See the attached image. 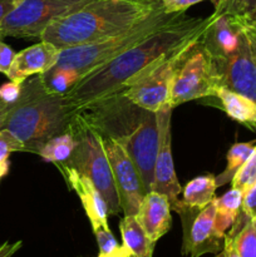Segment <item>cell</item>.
Listing matches in <instances>:
<instances>
[{
	"instance_id": "obj_11",
	"label": "cell",
	"mask_w": 256,
	"mask_h": 257,
	"mask_svg": "<svg viewBox=\"0 0 256 257\" xmlns=\"http://www.w3.org/2000/svg\"><path fill=\"white\" fill-rule=\"evenodd\" d=\"M102 140L103 147L112 167L120 208L124 216H136L146 195L140 172L120 143L110 138Z\"/></svg>"
},
{
	"instance_id": "obj_28",
	"label": "cell",
	"mask_w": 256,
	"mask_h": 257,
	"mask_svg": "<svg viewBox=\"0 0 256 257\" xmlns=\"http://www.w3.org/2000/svg\"><path fill=\"white\" fill-rule=\"evenodd\" d=\"M256 12V0H218L215 5V15L247 17Z\"/></svg>"
},
{
	"instance_id": "obj_6",
	"label": "cell",
	"mask_w": 256,
	"mask_h": 257,
	"mask_svg": "<svg viewBox=\"0 0 256 257\" xmlns=\"http://www.w3.org/2000/svg\"><path fill=\"white\" fill-rule=\"evenodd\" d=\"M68 130L74 135L77 146L69 160L62 163L89 178L104 197L109 215L117 216L122 208L115 190L112 167L103 147L102 137L78 119L75 113Z\"/></svg>"
},
{
	"instance_id": "obj_32",
	"label": "cell",
	"mask_w": 256,
	"mask_h": 257,
	"mask_svg": "<svg viewBox=\"0 0 256 257\" xmlns=\"http://www.w3.org/2000/svg\"><path fill=\"white\" fill-rule=\"evenodd\" d=\"M240 20V24L242 27L243 32H245L246 37H247L248 43H250L251 50H252L253 58L256 60V22L247 15V17H237Z\"/></svg>"
},
{
	"instance_id": "obj_21",
	"label": "cell",
	"mask_w": 256,
	"mask_h": 257,
	"mask_svg": "<svg viewBox=\"0 0 256 257\" xmlns=\"http://www.w3.org/2000/svg\"><path fill=\"white\" fill-rule=\"evenodd\" d=\"M243 193L237 188H231L220 197H215L216 202V232L225 237L226 231L232 227L242 207Z\"/></svg>"
},
{
	"instance_id": "obj_4",
	"label": "cell",
	"mask_w": 256,
	"mask_h": 257,
	"mask_svg": "<svg viewBox=\"0 0 256 257\" xmlns=\"http://www.w3.org/2000/svg\"><path fill=\"white\" fill-rule=\"evenodd\" d=\"M75 112L67 95L48 93L39 75H34L23 83L22 94L3 128L23 143L24 152L38 155L50 138L67 132Z\"/></svg>"
},
{
	"instance_id": "obj_19",
	"label": "cell",
	"mask_w": 256,
	"mask_h": 257,
	"mask_svg": "<svg viewBox=\"0 0 256 257\" xmlns=\"http://www.w3.org/2000/svg\"><path fill=\"white\" fill-rule=\"evenodd\" d=\"M123 246L136 257H152L156 243L148 238L136 216H124L119 223Z\"/></svg>"
},
{
	"instance_id": "obj_35",
	"label": "cell",
	"mask_w": 256,
	"mask_h": 257,
	"mask_svg": "<svg viewBox=\"0 0 256 257\" xmlns=\"http://www.w3.org/2000/svg\"><path fill=\"white\" fill-rule=\"evenodd\" d=\"M22 0H0V24L8 14L17 7Z\"/></svg>"
},
{
	"instance_id": "obj_15",
	"label": "cell",
	"mask_w": 256,
	"mask_h": 257,
	"mask_svg": "<svg viewBox=\"0 0 256 257\" xmlns=\"http://www.w3.org/2000/svg\"><path fill=\"white\" fill-rule=\"evenodd\" d=\"M55 166L59 168L70 190L74 191L79 197L83 208L85 211V215H87L90 226H92V230L95 231L98 228L109 230L108 205L102 193L94 186V183L69 166H65L63 163H57Z\"/></svg>"
},
{
	"instance_id": "obj_14",
	"label": "cell",
	"mask_w": 256,
	"mask_h": 257,
	"mask_svg": "<svg viewBox=\"0 0 256 257\" xmlns=\"http://www.w3.org/2000/svg\"><path fill=\"white\" fill-rule=\"evenodd\" d=\"M245 38V32L237 17L210 15V22L201 35V43L215 63L230 57Z\"/></svg>"
},
{
	"instance_id": "obj_30",
	"label": "cell",
	"mask_w": 256,
	"mask_h": 257,
	"mask_svg": "<svg viewBox=\"0 0 256 257\" xmlns=\"http://www.w3.org/2000/svg\"><path fill=\"white\" fill-rule=\"evenodd\" d=\"M207 2V0H161L162 10L167 14H177V13H185L188 8L192 5L198 4V3ZM215 7L218 0H208Z\"/></svg>"
},
{
	"instance_id": "obj_39",
	"label": "cell",
	"mask_w": 256,
	"mask_h": 257,
	"mask_svg": "<svg viewBox=\"0 0 256 257\" xmlns=\"http://www.w3.org/2000/svg\"><path fill=\"white\" fill-rule=\"evenodd\" d=\"M131 257H136V256H133V255H132V256H131Z\"/></svg>"
},
{
	"instance_id": "obj_8",
	"label": "cell",
	"mask_w": 256,
	"mask_h": 257,
	"mask_svg": "<svg viewBox=\"0 0 256 257\" xmlns=\"http://www.w3.org/2000/svg\"><path fill=\"white\" fill-rule=\"evenodd\" d=\"M220 87L222 84L217 68L203 48L200 37L182 60L173 78L171 107L175 108L201 98H215Z\"/></svg>"
},
{
	"instance_id": "obj_23",
	"label": "cell",
	"mask_w": 256,
	"mask_h": 257,
	"mask_svg": "<svg viewBox=\"0 0 256 257\" xmlns=\"http://www.w3.org/2000/svg\"><path fill=\"white\" fill-rule=\"evenodd\" d=\"M75 146H77V140H75L74 135L68 130L67 132L60 133L45 142L38 155L45 162H52L57 165V163H62L69 160Z\"/></svg>"
},
{
	"instance_id": "obj_16",
	"label": "cell",
	"mask_w": 256,
	"mask_h": 257,
	"mask_svg": "<svg viewBox=\"0 0 256 257\" xmlns=\"http://www.w3.org/2000/svg\"><path fill=\"white\" fill-rule=\"evenodd\" d=\"M60 49L52 43L40 40L15 54L7 77L14 83H24L28 78L39 75L54 67L59 58Z\"/></svg>"
},
{
	"instance_id": "obj_38",
	"label": "cell",
	"mask_w": 256,
	"mask_h": 257,
	"mask_svg": "<svg viewBox=\"0 0 256 257\" xmlns=\"http://www.w3.org/2000/svg\"><path fill=\"white\" fill-rule=\"evenodd\" d=\"M250 17H251V18H252V19H253V20H255V22H256V12H255V13H253V14H251V15H250Z\"/></svg>"
},
{
	"instance_id": "obj_36",
	"label": "cell",
	"mask_w": 256,
	"mask_h": 257,
	"mask_svg": "<svg viewBox=\"0 0 256 257\" xmlns=\"http://www.w3.org/2000/svg\"><path fill=\"white\" fill-rule=\"evenodd\" d=\"M22 241H18L15 243H9L5 242L0 246V257H12L22 247Z\"/></svg>"
},
{
	"instance_id": "obj_2",
	"label": "cell",
	"mask_w": 256,
	"mask_h": 257,
	"mask_svg": "<svg viewBox=\"0 0 256 257\" xmlns=\"http://www.w3.org/2000/svg\"><path fill=\"white\" fill-rule=\"evenodd\" d=\"M210 22L207 18H190L186 14L146 38L75 83L65 95L75 109L95 99L122 89L125 82L155 62L165 53L195 39Z\"/></svg>"
},
{
	"instance_id": "obj_34",
	"label": "cell",
	"mask_w": 256,
	"mask_h": 257,
	"mask_svg": "<svg viewBox=\"0 0 256 257\" xmlns=\"http://www.w3.org/2000/svg\"><path fill=\"white\" fill-rule=\"evenodd\" d=\"M17 53L0 39V73L7 75Z\"/></svg>"
},
{
	"instance_id": "obj_20",
	"label": "cell",
	"mask_w": 256,
	"mask_h": 257,
	"mask_svg": "<svg viewBox=\"0 0 256 257\" xmlns=\"http://www.w3.org/2000/svg\"><path fill=\"white\" fill-rule=\"evenodd\" d=\"M217 190L216 176L212 173L198 176L191 180L183 187V197L181 200L185 207L191 210H202L215 198V192Z\"/></svg>"
},
{
	"instance_id": "obj_17",
	"label": "cell",
	"mask_w": 256,
	"mask_h": 257,
	"mask_svg": "<svg viewBox=\"0 0 256 257\" xmlns=\"http://www.w3.org/2000/svg\"><path fill=\"white\" fill-rule=\"evenodd\" d=\"M171 203L162 193L150 191L141 202L136 218L153 243L170 231L172 226Z\"/></svg>"
},
{
	"instance_id": "obj_24",
	"label": "cell",
	"mask_w": 256,
	"mask_h": 257,
	"mask_svg": "<svg viewBox=\"0 0 256 257\" xmlns=\"http://www.w3.org/2000/svg\"><path fill=\"white\" fill-rule=\"evenodd\" d=\"M256 146V141H250V142H237L235 145L231 146L228 150L227 155H226V160H227V166L221 172L220 175L216 176V185L217 188L221 186L227 185L228 182L232 181L237 171L243 166V163L247 161L250 155L252 153L253 148Z\"/></svg>"
},
{
	"instance_id": "obj_25",
	"label": "cell",
	"mask_w": 256,
	"mask_h": 257,
	"mask_svg": "<svg viewBox=\"0 0 256 257\" xmlns=\"http://www.w3.org/2000/svg\"><path fill=\"white\" fill-rule=\"evenodd\" d=\"M39 77L44 89L53 94H65L75 83L80 80V75L77 70L58 65L39 74Z\"/></svg>"
},
{
	"instance_id": "obj_12",
	"label": "cell",
	"mask_w": 256,
	"mask_h": 257,
	"mask_svg": "<svg viewBox=\"0 0 256 257\" xmlns=\"http://www.w3.org/2000/svg\"><path fill=\"white\" fill-rule=\"evenodd\" d=\"M180 216L185 227L183 256L200 257L205 253H217L222 250L225 237H221L215 228V198L200 211L186 207Z\"/></svg>"
},
{
	"instance_id": "obj_5",
	"label": "cell",
	"mask_w": 256,
	"mask_h": 257,
	"mask_svg": "<svg viewBox=\"0 0 256 257\" xmlns=\"http://www.w3.org/2000/svg\"><path fill=\"white\" fill-rule=\"evenodd\" d=\"M183 14L185 13L167 14L163 12L161 7L150 17L124 32L95 40V42L62 49L59 52V58L55 65L77 70L82 79L102 65L109 63L110 60L117 58L130 48L145 40L156 30L175 22Z\"/></svg>"
},
{
	"instance_id": "obj_27",
	"label": "cell",
	"mask_w": 256,
	"mask_h": 257,
	"mask_svg": "<svg viewBox=\"0 0 256 257\" xmlns=\"http://www.w3.org/2000/svg\"><path fill=\"white\" fill-rule=\"evenodd\" d=\"M95 235L98 247H99V255L98 257H131L132 253L127 250L123 245H118L114 236L110 230L105 228H98L93 231Z\"/></svg>"
},
{
	"instance_id": "obj_29",
	"label": "cell",
	"mask_w": 256,
	"mask_h": 257,
	"mask_svg": "<svg viewBox=\"0 0 256 257\" xmlns=\"http://www.w3.org/2000/svg\"><path fill=\"white\" fill-rule=\"evenodd\" d=\"M256 183V146L242 167L237 171L231 181L232 188H237L245 193Z\"/></svg>"
},
{
	"instance_id": "obj_31",
	"label": "cell",
	"mask_w": 256,
	"mask_h": 257,
	"mask_svg": "<svg viewBox=\"0 0 256 257\" xmlns=\"http://www.w3.org/2000/svg\"><path fill=\"white\" fill-rule=\"evenodd\" d=\"M23 90V83L19 84V83L14 82H8L4 83V84L0 85V99L4 100L8 104H14L18 99H19L20 94H22Z\"/></svg>"
},
{
	"instance_id": "obj_1",
	"label": "cell",
	"mask_w": 256,
	"mask_h": 257,
	"mask_svg": "<svg viewBox=\"0 0 256 257\" xmlns=\"http://www.w3.org/2000/svg\"><path fill=\"white\" fill-rule=\"evenodd\" d=\"M75 117L102 138L120 143L140 172L145 192L152 191L158 151L155 112L140 107L118 90L79 107Z\"/></svg>"
},
{
	"instance_id": "obj_10",
	"label": "cell",
	"mask_w": 256,
	"mask_h": 257,
	"mask_svg": "<svg viewBox=\"0 0 256 257\" xmlns=\"http://www.w3.org/2000/svg\"><path fill=\"white\" fill-rule=\"evenodd\" d=\"M172 109L173 108L167 104L156 112L158 127V151L155 162L152 191L165 195L170 201L172 211L180 213L185 206L181 203V200H178V195L182 192V187L176 176L172 157V137H171Z\"/></svg>"
},
{
	"instance_id": "obj_37",
	"label": "cell",
	"mask_w": 256,
	"mask_h": 257,
	"mask_svg": "<svg viewBox=\"0 0 256 257\" xmlns=\"http://www.w3.org/2000/svg\"><path fill=\"white\" fill-rule=\"evenodd\" d=\"M12 108L13 104H8L4 100L0 99V130H2L3 125H4L8 114H9V112L12 110Z\"/></svg>"
},
{
	"instance_id": "obj_9",
	"label": "cell",
	"mask_w": 256,
	"mask_h": 257,
	"mask_svg": "<svg viewBox=\"0 0 256 257\" xmlns=\"http://www.w3.org/2000/svg\"><path fill=\"white\" fill-rule=\"evenodd\" d=\"M90 2L93 0H22L0 24V39H40L50 23Z\"/></svg>"
},
{
	"instance_id": "obj_3",
	"label": "cell",
	"mask_w": 256,
	"mask_h": 257,
	"mask_svg": "<svg viewBox=\"0 0 256 257\" xmlns=\"http://www.w3.org/2000/svg\"><path fill=\"white\" fill-rule=\"evenodd\" d=\"M161 7V0H93L50 23L40 40L60 50L95 42L135 27Z\"/></svg>"
},
{
	"instance_id": "obj_22",
	"label": "cell",
	"mask_w": 256,
	"mask_h": 257,
	"mask_svg": "<svg viewBox=\"0 0 256 257\" xmlns=\"http://www.w3.org/2000/svg\"><path fill=\"white\" fill-rule=\"evenodd\" d=\"M228 232L232 235L235 247L240 257H256V221L245 212L238 213Z\"/></svg>"
},
{
	"instance_id": "obj_26",
	"label": "cell",
	"mask_w": 256,
	"mask_h": 257,
	"mask_svg": "<svg viewBox=\"0 0 256 257\" xmlns=\"http://www.w3.org/2000/svg\"><path fill=\"white\" fill-rule=\"evenodd\" d=\"M13 152H24L23 143L10 131L0 130V181L9 173V156Z\"/></svg>"
},
{
	"instance_id": "obj_33",
	"label": "cell",
	"mask_w": 256,
	"mask_h": 257,
	"mask_svg": "<svg viewBox=\"0 0 256 257\" xmlns=\"http://www.w3.org/2000/svg\"><path fill=\"white\" fill-rule=\"evenodd\" d=\"M242 212L250 218L256 221V183L243 193V200H242V207H241Z\"/></svg>"
},
{
	"instance_id": "obj_18",
	"label": "cell",
	"mask_w": 256,
	"mask_h": 257,
	"mask_svg": "<svg viewBox=\"0 0 256 257\" xmlns=\"http://www.w3.org/2000/svg\"><path fill=\"white\" fill-rule=\"evenodd\" d=\"M216 99L220 102V107L231 119L245 125L250 131L256 132V102L245 95L227 89L218 88Z\"/></svg>"
},
{
	"instance_id": "obj_7",
	"label": "cell",
	"mask_w": 256,
	"mask_h": 257,
	"mask_svg": "<svg viewBox=\"0 0 256 257\" xmlns=\"http://www.w3.org/2000/svg\"><path fill=\"white\" fill-rule=\"evenodd\" d=\"M200 37L161 55L123 84L122 94L140 107L155 113L170 104L171 88L176 72Z\"/></svg>"
},
{
	"instance_id": "obj_13",
	"label": "cell",
	"mask_w": 256,
	"mask_h": 257,
	"mask_svg": "<svg viewBox=\"0 0 256 257\" xmlns=\"http://www.w3.org/2000/svg\"><path fill=\"white\" fill-rule=\"evenodd\" d=\"M215 65L222 87L256 102V60L246 34L240 47L230 57L215 63Z\"/></svg>"
}]
</instances>
